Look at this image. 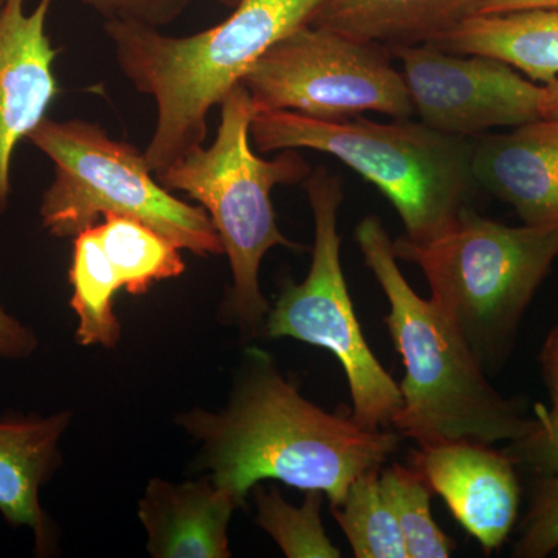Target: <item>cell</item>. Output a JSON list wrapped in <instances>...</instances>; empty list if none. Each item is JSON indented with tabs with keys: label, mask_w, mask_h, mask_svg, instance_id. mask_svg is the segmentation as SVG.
I'll return each instance as SVG.
<instances>
[{
	"label": "cell",
	"mask_w": 558,
	"mask_h": 558,
	"mask_svg": "<svg viewBox=\"0 0 558 558\" xmlns=\"http://www.w3.org/2000/svg\"><path fill=\"white\" fill-rule=\"evenodd\" d=\"M175 422L199 442L194 469L241 506L266 480L323 492L330 506L339 505L349 484L384 468L402 438L396 429L366 428L315 405L256 347L244 352L222 410L194 409Z\"/></svg>",
	"instance_id": "obj_1"
},
{
	"label": "cell",
	"mask_w": 558,
	"mask_h": 558,
	"mask_svg": "<svg viewBox=\"0 0 558 558\" xmlns=\"http://www.w3.org/2000/svg\"><path fill=\"white\" fill-rule=\"evenodd\" d=\"M326 2L241 0L226 21L191 36L106 21L121 73L156 102V130L145 150L150 171L159 174L204 145L209 110L220 106L278 40L311 25Z\"/></svg>",
	"instance_id": "obj_2"
},
{
	"label": "cell",
	"mask_w": 558,
	"mask_h": 558,
	"mask_svg": "<svg viewBox=\"0 0 558 558\" xmlns=\"http://www.w3.org/2000/svg\"><path fill=\"white\" fill-rule=\"evenodd\" d=\"M366 267L389 303L384 318L405 376L403 403L392 428L417 447L447 440L512 442L537 427L519 399L499 395L472 349L432 299L418 296L403 277L389 238L377 216L355 227Z\"/></svg>",
	"instance_id": "obj_3"
},
{
	"label": "cell",
	"mask_w": 558,
	"mask_h": 558,
	"mask_svg": "<svg viewBox=\"0 0 558 558\" xmlns=\"http://www.w3.org/2000/svg\"><path fill=\"white\" fill-rule=\"evenodd\" d=\"M250 138L260 153L312 149L329 154L373 183L399 213L403 238L438 236L470 207L476 183L473 138L453 137L410 119L365 117L326 121L289 110H258Z\"/></svg>",
	"instance_id": "obj_4"
},
{
	"label": "cell",
	"mask_w": 558,
	"mask_h": 558,
	"mask_svg": "<svg viewBox=\"0 0 558 558\" xmlns=\"http://www.w3.org/2000/svg\"><path fill=\"white\" fill-rule=\"evenodd\" d=\"M427 278L432 299L486 373L512 351L521 322L558 258V229L510 227L462 209L438 236L395 241Z\"/></svg>",
	"instance_id": "obj_5"
},
{
	"label": "cell",
	"mask_w": 558,
	"mask_h": 558,
	"mask_svg": "<svg viewBox=\"0 0 558 558\" xmlns=\"http://www.w3.org/2000/svg\"><path fill=\"white\" fill-rule=\"evenodd\" d=\"M258 112L247 89L238 84L220 102L215 142L196 146L156 174L168 191H182L208 213L230 260V317L245 332L263 329L270 311L259 286L264 256L274 247L301 248L281 233L271 190L311 175L296 149L260 159L250 146V124Z\"/></svg>",
	"instance_id": "obj_6"
},
{
	"label": "cell",
	"mask_w": 558,
	"mask_h": 558,
	"mask_svg": "<svg viewBox=\"0 0 558 558\" xmlns=\"http://www.w3.org/2000/svg\"><path fill=\"white\" fill-rule=\"evenodd\" d=\"M27 140L53 163L39 205L51 236L75 238L106 215H119L146 223L193 255H223L208 213L172 196L154 178L145 153L110 137L100 124L47 117Z\"/></svg>",
	"instance_id": "obj_7"
},
{
	"label": "cell",
	"mask_w": 558,
	"mask_h": 558,
	"mask_svg": "<svg viewBox=\"0 0 558 558\" xmlns=\"http://www.w3.org/2000/svg\"><path fill=\"white\" fill-rule=\"evenodd\" d=\"M306 193L315 229L310 274L301 282H282L264 322V336L286 337L329 351L347 376L351 416L366 428H392L403 403L402 392L363 336L341 267L343 182L317 168L306 179Z\"/></svg>",
	"instance_id": "obj_8"
},
{
	"label": "cell",
	"mask_w": 558,
	"mask_h": 558,
	"mask_svg": "<svg viewBox=\"0 0 558 558\" xmlns=\"http://www.w3.org/2000/svg\"><path fill=\"white\" fill-rule=\"evenodd\" d=\"M242 86L258 110H289L315 120L363 112L405 120L414 113L387 47L312 24L278 40Z\"/></svg>",
	"instance_id": "obj_9"
},
{
	"label": "cell",
	"mask_w": 558,
	"mask_h": 558,
	"mask_svg": "<svg viewBox=\"0 0 558 558\" xmlns=\"http://www.w3.org/2000/svg\"><path fill=\"white\" fill-rule=\"evenodd\" d=\"M387 49L402 64L414 112L432 130L475 138L492 128L543 119L542 86L506 62L449 53L429 44Z\"/></svg>",
	"instance_id": "obj_10"
},
{
	"label": "cell",
	"mask_w": 558,
	"mask_h": 558,
	"mask_svg": "<svg viewBox=\"0 0 558 558\" xmlns=\"http://www.w3.org/2000/svg\"><path fill=\"white\" fill-rule=\"evenodd\" d=\"M410 465L484 553L508 542L519 520L521 487L517 464L505 450L478 440H447L411 451Z\"/></svg>",
	"instance_id": "obj_11"
},
{
	"label": "cell",
	"mask_w": 558,
	"mask_h": 558,
	"mask_svg": "<svg viewBox=\"0 0 558 558\" xmlns=\"http://www.w3.org/2000/svg\"><path fill=\"white\" fill-rule=\"evenodd\" d=\"M54 0H39L32 11L25 0H5L0 9V216L11 196V160L60 95L53 64L60 49L47 35Z\"/></svg>",
	"instance_id": "obj_12"
},
{
	"label": "cell",
	"mask_w": 558,
	"mask_h": 558,
	"mask_svg": "<svg viewBox=\"0 0 558 558\" xmlns=\"http://www.w3.org/2000/svg\"><path fill=\"white\" fill-rule=\"evenodd\" d=\"M472 168L526 226L558 229V116L473 138Z\"/></svg>",
	"instance_id": "obj_13"
},
{
	"label": "cell",
	"mask_w": 558,
	"mask_h": 558,
	"mask_svg": "<svg viewBox=\"0 0 558 558\" xmlns=\"http://www.w3.org/2000/svg\"><path fill=\"white\" fill-rule=\"evenodd\" d=\"M238 499L208 475L185 483L154 478L138 502L154 558H229V524Z\"/></svg>",
	"instance_id": "obj_14"
},
{
	"label": "cell",
	"mask_w": 558,
	"mask_h": 558,
	"mask_svg": "<svg viewBox=\"0 0 558 558\" xmlns=\"http://www.w3.org/2000/svg\"><path fill=\"white\" fill-rule=\"evenodd\" d=\"M72 414L0 418V515L35 535L36 553L53 550L54 529L40 506V488L61 465L60 444Z\"/></svg>",
	"instance_id": "obj_15"
},
{
	"label": "cell",
	"mask_w": 558,
	"mask_h": 558,
	"mask_svg": "<svg viewBox=\"0 0 558 558\" xmlns=\"http://www.w3.org/2000/svg\"><path fill=\"white\" fill-rule=\"evenodd\" d=\"M427 44L449 53L506 62L543 86L558 78V10L475 14Z\"/></svg>",
	"instance_id": "obj_16"
},
{
	"label": "cell",
	"mask_w": 558,
	"mask_h": 558,
	"mask_svg": "<svg viewBox=\"0 0 558 558\" xmlns=\"http://www.w3.org/2000/svg\"><path fill=\"white\" fill-rule=\"evenodd\" d=\"M484 0H328L312 25L385 47L417 46L478 13Z\"/></svg>",
	"instance_id": "obj_17"
},
{
	"label": "cell",
	"mask_w": 558,
	"mask_h": 558,
	"mask_svg": "<svg viewBox=\"0 0 558 558\" xmlns=\"http://www.w3.org/2000/svg\"><path fill=\"white\" fill-rule=\"evenodd\" d=\"M69 281L70 306L78 315L76 341L83 347H116L121 339V326L113 312V299L123 286L101 247L95 226L73 238Z\"/></svg>",
	"instance_id": "obj_18"
},
{
	"label": "cell",
	"mask_w": 558,
	"mask_h": 558,
	"mask_svg": "<svg viewBox=\"0 0 558 558\" xmlns=\"http://www.w3.org/2000/svg\"><path fill=\"white\" fill-rule=\"evenodd\" d=\"M95 230L130 295H145L156 282L179 278L186 270L178 245L137 219L106 215Z\"/></svg>",
	"instance_id": "obj_19"
},
{
	"label": "cell",
	"mask_w": 558,
	"mask_h": 558,
	"mask_svg": "<svg viewBox=\"0 0 558 558\" xmlns=\"http://www.w3.org/2000/svg\"><path fill=\"white\" fill-rule=\"evenodd\" d=\"M333 520L357 558H409L398 520L380 487V469L362 473L339 505L330 506Z\"/></svg>",
	"instance_id": "obj_20"
},
{
	"label": "cell",
	"mask_w": 558,
	"mask_h": 558,
	"mask_svg": "<svg viewBox=\"0 0 558 558\" xmlns=\"http://www.w3.org/2000/svg\"><path fill=\"white\" fill-rule=\"evenodd\" d=\"M304 502L296 508L282 497L278 488L264 490L253 487L256 502V524L289 558H340L339 546L326 534L322 520L325 494L304 492Z\"/></svg>",
	"instance_id": "obj_21"
},
{
	"label": "cell",
	"mask_w": 558,
	"mask_h": 558,
	"mask_svg": "<svg viewBox=\"0 0 558 558\" xmlns=\"http://www.w3.org/2000/svg\"><path fill=\"white\" fill-rule=\"evenodd\" d=\"M380 487L398 520L409 558H449L457 545L433 519V490L417 470L410 464L384 465Z\"/></svg>",
	"instance_id": "obj_22"
},
{
	"label": "cell",
	"mask_w": 558,
	"mask_h": 558,
	"mask_svg": "<svg viewBox=\"0 0 558 558\" xmlns=\"http://www.w3.org/2000/svg\"><path fill=\"white\" fill-rule=\"evenodd\" d=\"M558 550V473L539 476L520 535L513 545L515 558H545Z\"/></svg>",
	"instance_id": "obj_23"
},
{
	"label": "cell",
	"mask_w": 558,
	"mask_h": 558,
	"mask_svg": "<svg viewBox=\"0 0 558 558\" xmlns=\"http://www.w3.org/2000/svg\"><path fill=\"white\" fill-rule=\"evenodd\" d=\"M537 427L523 438L508 442L505 451L515 462L539 476L558 473V409H546L542 403L535 405Z\"/></svg>",
	"instance_id": "obj_24"
},
{
	"label": "cell",
	"mask_w": 558,
	"mask_h": 558,
	"mask_svg": "<svg viewBox=\"0 0 558 558\" xmlns=\"http://www.w3.org/2000/svg\"><path fill=\"white\" fill-rule=\"evenodd\" d=\"M106 21L137 22L149 27H165L178 21L191 0H80Z\"/></svg>",
	"instance_id": "obj_25"
},
{
	"label": "cell",
	"mask_w": 558,
	"mask_h": 558,
	"mask_svg": "<svg viewBox=\"0 0 558 558\" xmlns=\"http://www.w3.org/2000/svg\"><path fill=\"white\" fill-rule=\"evenodd\" d=\"M38 347L39 340L35 330L13 317L0 304V359H28Z\"/></svg>",
	"instance_id": "obj_26"
},
{
	"label": "cell",
	"mask_w": 558,
	"mask_h": 558,
	"mask_svg": "<svg viewBox=\"0 0 558 558\" xmlns=\"http://www.w3.org/2000/svg\"><path fill=\"white\" fill-rule=\"evenodd\" d=\"M539 366H542L543 381L550 398V409H558V317L553 326L542 352H539Z\"/></svg>",
	"instance_id": "obj_27"
},
{
	"label": "cell",
	"mask_w": 558,
	"mask_h": 558,
	"mask_svg": "<svg viewBox=\"0 0 558 558\" xmlns=\"http://www.w3.org/2000/svg\"><path fill=\"white\" fill-rule=\"evenodd\" d=\"M531 9L558 10V0H484L476 14H498Z\"/></svg>",
	"instance_id": "obj_28"
},
{
	"label": "cell",
	"mask_w": 558,
	"mask_h": 558,
	"mask_svg": "<svg viewBox=\"0 0 558 558\" xmlns=\"http://www.w3.org/2000/svg\"><path fill=\"white\" fill-rule=\"evenodd\" d=\"M539 112H542L543 119L558 116V78L553 81V83L542 86Z\"/></svg>",
	"instance_id": "obj_29"
},
{
	"label": "cell",
	"mask_w": 558,
	"mask_h": 558,
	"mask_svg": "<svg viewBox=\"0 0 558 558\" xmlns=\"http://www.w3.org/2000/svg\"><path fill=\"white\" fill-rule=\"evenodd\" d=\"M215 2H218L219 5L226 7V9L233 10L234 7H236L238 3L241 2V0H215Z\"/></svg>",
	"instance_id": "obj_30"
},
{
	"label": "cell",
	"mask_w": 558,
	"mask_h": 558,
	"mask_svg": "<svg viewBox=\"0 0 558 558\" xmlns=\"http://www.w3.org/2000/svg\"><path fill=\"white\" fill-rule=\"evenodd\" d=\"M3 2H5V0H0V9H2Z\"/></svg>",
	"instance_id": "obj_31"
}]
</instances>
